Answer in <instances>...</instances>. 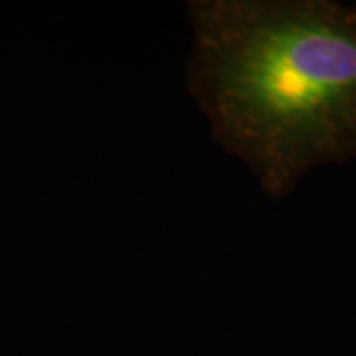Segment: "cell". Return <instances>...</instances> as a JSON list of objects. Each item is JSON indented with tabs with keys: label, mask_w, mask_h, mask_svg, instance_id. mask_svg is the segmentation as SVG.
Instances as JSON below:
<instances>
[{
	"label": "cell",
	"mask_w": 356,
	"mask_h": 356,
	"mask_svg": "<svg viewBox=\"0 0 356 356\" xmlns=\"http://www.w3.org/2000/svg\"><path fill=\"white\" fill-rule=\"evenodd\" d=\"M188 16V91L269 198L317 166L355 161L356 6L196 0Z\"/></svg>",
	"instance_id": "6da1fadb"
}]
</instances>
